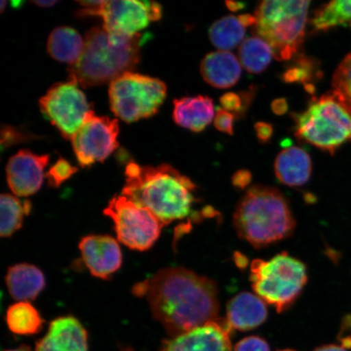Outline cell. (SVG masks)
I'll return each instance as SVG.
<instances>
[{"mask_svg": "<svg viewBox=\"0 0 351 351\" xmlns=\"http://www.w3.org/2000/svg\"><path fill=\"white\" fill-rule=\"evenodd\" d=\"M146 298L153 315L171 337L217 319L216 283L184 267H167L133 288Z\"/></svg>", "mask_w": 351, "mask_h": 351, "instance_id": "6da1fadb", "label": "cell"}, {"mask_svg": "<svg viewBox=\"0 0 351 351\" xmlns=\"http://www.w3.org/2000/svg\"><path fill=\"white\" fill-rule=\"evenodd\" d=\"M121 195L148 209L164 226L190 216L196 186L169 165L141 166L130 162Z\"/></svg>", "mask_w": 351, "mask_h": 351, "instance_id": "7a4b0ae2", "label": "cell"}, {"mask_svg": "<svg viewBox=\"0 0 351 351\" xmlns=\"http://www.w3.org/2000/svg\"><path fill=\"white\" fill-rule=\"evenodd\" d=\"M143 39L140 34L124 37L104 27L92 28L86 33L81 58L69 68V80L87 88L111 83L133 71L140 60Z\"/></svg>", "mask_w": 351, "mask_h": 351, "instance_id": "3957f363", "label": "cell"}, {"mask_svg": "<svg viewBox=\"0 0 351 351\" xmlns=\"http://www.w3.org/2000/svg\"><path fill=\"white\" fill-rule=\"evenodd\" d=\"M234 223L240 238L256 247L287 239L295 228L282 193L260 185L250 188L237 204Z\"/></svg>", "mask_w": 351, "mask_h": 351, "instance_id": "277c9868", "label": "cell"}, {"mask_svg": "<svg viewBox=\"0 0 351 351\" xmlns=\"http://www.w3.org/2000/svg\"><path fill=\"white\" fill-rule=\"evenodd\" d=\"M310 1H263L256 11L254 36L271 47L275 59L291 60L304 41Z\"/></svg>", "mask_w": 351, "mask_h": 351, "instance_id": "5b68a950", "label": "cell"}, {"mask_svg": "<svg viewBox=\"0 0 351 351\" xmlns=\"http://www.w3.org/2000/svg\"><path fill=\"white\" fill-rule=\"evenodd\" d=\"M293 119L296 138L320 150L333 154L351 140V112L332 91L311 99Z\"/></svg>", "mask_w": 351, "mask_h": 351, "instance_id": "8992f818", "label": "cell"}, {"mask_svg": "<svg viewBox=\"0 0 351 351\" xmlns=\"http://www.w3.org/2000/svg\"><path fill=\"white\" fill-rule=\"evenodd\" d=\"M251 280L256 295L282 313L300 296L307 282L306 267L287 253L270 261L256 260L251 265Z\"/></svg>", "mask_w": 351, "mask_h": 351, "instance_id": "52a82bcc", "label": "cell"}, {"mask_svg": "<svg viewBox=\"0 0 351 351\" xmlns=\"http://www.w3.org/2000/svg\"><path fill=\"white\" fill-rule=\"evenodd\" d=\"M166 93V85L159 79L126 73L110 83V106L122 121L134 122L155 115Z\"/></svg>", "mask_w": 351, "mask_h": 351, "instance_id": "ba28073f", "label": "cell"}, {"mask_svg": "<svg viewBox=\"0 0 351 351\" xmlns=\"http://www.w3.org/2000/svg\"><path fill=\"white\" fill-rule=\"evenodd\" d=\"M104 213L112 219L118 241L135 251L150 249L164 227L150 210L121 194L110 200Z\"/></svg>", "mask_w": 351, "mask_h": 351, "instance_id": "9c48e42d", "label": "cell"}, {"mask_svg": "<svg viewBox=\"0 0 351 351\" xmlns=\"http://www.w3.org/2000/svg\"><path fill=\"white\" fill-rule=\"evenodd\" d=\"M39 105L43 115L65 139L70 140L93 111L77 83L69 79L67 82L51 86L39 101Z\"/></svg>", "mask_w": 351, "mask_h": 351, "instance_id": "30bf717a", "label": "cell"}, {"mask_svg": "<svg viewBox=\"0 0 351 351\" xmlns=\"http://www.w3.org/2000/svg\"><path fill=\"white\" fill-rule=\"evenodd\" d=\"M118 134L117 119L96 117L92 111L71 140L79 165L85 168L106 160L119 146Z\"/></svg>", "mask_w": 351, "mask_h": 351, "instance_id": "8fae6325", "label": "cell"}, {"mask_svg": "<svg viewBox=\"0 0 351 351\" xmlns=\"http://www.w3.org/2000/svg\"><path fill=\"white\" fill-rule=\"evenodd\" d=\"M97 16L104 20V29L110 34L134 37L152 21H159L162 7L153 1L112 0L100 8Z\"/></svg>", "mask_w": 351, "mask_h": 351, "instance_id": "7c38bea8", "label": "cell"}, {"mask_svg": "<svg viewBox=\"0 0 351 351\" xmlns=\"http://www.w3.org/2000/svg\"><path fill=\"white\" fill-rule=\"evenodd\" d=\"M231 327L217 319L162 343L160 351H232Z\"/></svg>", "mask_w": 351, "mask_h": 351, "instance_id": "4fadbf2b", "label": "cell"}, {"mask_svg": "<svg viewBox=\"0 0 351 351\" xmlns=\"http://www.w3.org/2000/svg\"><path fill=\"white\" fill-rule=\"evenodd\" d=\"M48 162L47 155L38 156L27 150L12 156L8 162L6 174L8 185L13 194L19 197L36 194L43 185L44 169Z\"/></svg>", "mask_w": 351, "mask_h": 351, "instance_id": "5bb4252c", "label": "cell"}, {"mask_svg": "<svg viewBox=\"0 0 351 351\" xmlns=\"http://www.w3.org/2000/svg\"><path fill=\"white\" fill-rule=\"evenodd\" d=\"M83 261L90 273L100 279H109L121 269L122 253L119 243L108 235H89L79 243Z\"/></svg>", "mask_w": 351, "mask_h": 351, "instance_id": "9a60e30c", "label": "cell"}, {"mask_svg": "<svg viewBox=\"0 0 351 351\" xmlns=\"http://www.w3.org/2000/svg\"><path fill=\"white\" fill-rule=\"evenodd\" d=\"M35 351H88L87 332L73 317H62L50 324Z\"/></svg>", "mask_w": 351, "mask_h": 351, "instance_id": "2e32d148", "label": "cell"}, {"mask_svg": "<svg viewBox=\"0 0 351 351\" xmlns=\"http://www.w3.org/2000/svg\"><path fill=\"white\" fill-rule=\"evenodd\" d=\"M227 322L232 328L247 331L265 322L267 310L265 302L251 293H241L227 305Z\"/></svg>", "mask_w": 351, "mask_h": 351, "instance_id": "e0dca14e", "label": "cell"}, {"mask_svg": "<svg viewBox=\"0 0 351 351\" xmlns=\"http://www.w3.org/2000/svg\"><path fill=\"white\" fill-rule=\"evenodd\" d=\"M200 72L210 86L227 89L234 86L241 75L240 61L231 52L218 51L206 56L202 60Z\"/></svg>", "mask_w": 351, "mask_h": 351, "instance_id": "ac0fdd59", "label": "cell"}, {"mask_svg": "<svg viewBox=\"0 0 351 351\" xmlns=\"http://www.w3.org/2000/svg\"><path fill=\"white\" fill-rule=\"evenodd\" d=\"M173 104L176 124L195 133L207 128L216 115L213 101L208 96L197 95L175 99Z\"/></svg>", "mask_w": 351, "mask_h": 351, "instance_id": "d6986e66", "label": "cell"}, {"mask_svg": "<svg viewBox=\"0 0 351 351\" xmlns=\"http://www.w3.org/2000/svg\"><path fill=\"white\" fill-rule=\"evenodd\" d=\"M274 170L279 181L288 186H301L309 181L313 170L310 156L304 149H284L276 158Z\"/></svg>", "mask_w": 351, "mask_h": 351, "instance_id": "ffe728a7", "label": "cell"}, {"mask_svg": "<svg viewBox=\"0 0 351 351\" xmlns=\"http://www.w3.org/2000/svg\"><path fill=\"white\" fill-rule=\"evenodd\" d=\"M6 284L10 295L19 302L34 300L45 288L43 271L29 263H19L8 269Z\"/></svg>", "mask_w": 351, "mask_h": 351, "instance_id": "44dd1931", "label": "cell"}, {"mask_svg": "<svg viewBox=\"0 0 351 351\" xmlns=\"http://www.w3.org/2000/svg\"><path fill=\"white\" fill-rule=\"evenodd\" d=\"M84 43L75 29L61 26L51 33L47 48L52 58L71 66L81 58Z\"/></svg>", "mask_w": 351, "mask_h": 351, "instance_id": "7402d4cb", "label": "cell"}, {"mask_svg": "<svg viewBox=\"0 0 351 351\" xmlns=\"http://www.w3.org/2000/svg\"><path fill=\"white\" fill-rule=\"evenodd\" d=\"M6 322L11 332L17 335H34L42 330L43 319L29 302H19L7 311Z\"/></svg>", "mask_w": 351, "mask_h": 351, "instance_id": "603a6c76", "label": "cell"}, {"mask_svg": "<svg viewBox=\"0 0 351 351\" xmlns=\"http://www.w3.org/2000/svg\"><path fill=\"white\" fill-rule=\"evenodd\" d=\"M239 56L240 63L244 69L254 74L265 71L274 57L273 49L269 44L254 35L241 43Z\"/></svg>", "mask_w": 351, "mask_h": 351, "instance_id": "cb8c5ba5", "label": "cell"}, {"mask_svg": "<svg viewBox=\"0 0 351 351\" xmlns=\"http://www.w3.org/2000/svg\"><path fill=\"white\" fill-rule=\"evenodd\" d=\"M1 204V225L0 234L3 238H10L19 230L27 216L32 204L30 201L22 202L19 197L10 194H3L0 199Z\"/></svg>", "mask_w": 351, "mask_h": 351, "instance_id": "d4e9b609", "label": "cell"}, {"mask_svg": "<svg viewBox=\"0 0 351 351\" xmlns=\"http://www.w3.org/2000/svg\"><path fill=\"white\" fill-rule=\"evenodd\" d=\"M245 32L239 17L230 15L213 23L209 29V38L218 49L228 51L244 41Z\"/></svg>", "mask_w": 351, "mask_h": 351, "instance_id": "484cf974", "label": "cell"}, {"mask_svg": "<svg viewBox=\"0 0 351 351\" xmlns=\"http://www.w3.org/2000/svg\"><path fill=\"white\" fill-rule=\"evenodd\" d=\"M315 32H328L336 26L351 28V0H337L318 8L311 21Z\"/></svg>", "mask_w": 351, "mask_h": 351, "instance_id": "4316f807", "label": "cell"}, {"mask_svg": "<svg viewBox=\"0 0 351 351\" xmlns=\"http://www.w3.org/2000/svg\"><path fill=\"white\" fill-rule=\"evenodd\" d=\"M322 77L318 61L304 54H297L292 59V63L282 73L285 83H301L306 90L313 94L315 90L314 82Z\"/></svg>", "mask_w": 351, "mask_h": 351, "instance_id": "83f0119b", "label": "cell"}, {"mask_svg": "<svg viewBox=\"0 0 351 351\" xmlns=\"http://www.w3.org/2000/svg\"><path fill=\"white\" fill-rule=\"evenodd\" d=\"M332 92L351 112V53L341 61L333 73Z\"/></svg>", "mask_w": 351, "mask_h": 351, "instance_id": "f1b7e54d", "label": "cell"}, {"mask_svg": "<svg viewBox=\"0 0 351 351\" xmlns=\"http://www.w3.org/2000/svg\"><path fill=\"white\" fill-rule=\"evenodd\" d=\"M252 98L253 90L243 92L241 94L228 92L221 96L219 102H221L223 109L234 113L235 117H241L247 110L248 105L251 104Z\"/></svg>", "mask_w": 351, "mask_h": 351, "instance_id": "f546056e", "label": "cell"}, {"mask_svg": "<svg viewBox=\"0 0 351 351\" xmlns=\"http://www.w3.org/2000/svg\"><path fill=\"white\" fill-rule=\"evenodd\" d=\"M77 169L69 163L67 160L60 159L46 173L48 185L51 187H59L75 173Z\"/></svg>", "mask_w": 351, "mask_h": 351, "instance_id": "4dcf8cb0", "label": "cell"}, {"mask_svg": "<svg viewBox=\"0 0 351 351\" xmlns=\"http://www.w3.org/2000/svg\"><path fill=\"white\" fill-rule=\"evenodd\" d=\"M234 113L219 108L214 117V125L216 129L227 134H234V124L235 120Z\"/></svg>", "mask_w": 351, "mask_h": 351, "instance_id": "1f68e13d", "label": "cell"}, {"mask_svg": "<svg viewBox=\"0 0 351 351\" xmlns=\"http://www.w3.org/2000/svg\"><path fill=\"white\" fill-rule=\"evenodd\" d=\"M234 351H270L267 342L260 337H245L235 346Z\"/></svg>", "mask_w": 351, "mask_h": 351, "instance_id": "d6a6232c", "label": "cell"}, {"mask_svg": "<svg viewBox=\"0 0 351 351\" xmlns=\"http://www.w3.org/2000/svg\"><path fill=\"white\" fill-rule=\"evenodd\" d=\"M254 130L258 141L267 143L270 141L274 135V126L266 122H258L254 125Z\"/></svg>", "mask_w": 351, "mask_h": 351, "instance_id": "836d02e7", "label": "cell"}, {"mask_svg": "<svg viewBox=\"0 0 351 351\" xmlns=\"http://www.w3.org/2000/svg\"><path fill=\"white\" fill-rule=\"evenodd\" d=\"M251 178L252 175L247 170H240L234 174L232 182L234 186L243 188L248 185V183L251 182Z\"/></svg>", "mask_w": 351, "mask_h": 351, "instance_id": "e575fe53", "label": "cell"}, {"mask_svg": "<svg viewBox=\"0 0 351 351\" xmlns=\"http://www.w3.org/2000/svg\"><path fill=\"white\" fill-rule=\"evenodd\" d=\"M271 109L276 115H283L288 110L287 99H278L274 100L273 104H271Z\"/></svg>", "mask_w": 351, "mask_h": 351, "instance_id": "d590c367", "label": "cell"}, {"mask_svg": "<svg viewBox=\"0 0 351 351\" xmlns=\"http://www.w3.org/2000/svg\"><path fill=\"white\" fill-rule=\"evenodd\" d=\"M239 19L241 23L244 26V27H248V26H253L256 23V16L251 14H243L239 15Z\"/></svg>", "mask_w": 351, "mask_h": 351, "instance_id": "8d00e7d4", "label": "cell"}, {"mask_svg": "<svg viewBox=\"0 0 351 351\" xmlns=\"http://www.w3.org/2000/svg\"><path fill=\"white\" fill-rule=\"evenodd\" d=\"M313 351H348L343 346L337 345H326L319 346V348L314 350Z\"/></svg>", "mask_w": 351, "mask_h": 351, "instance_id": "74e56055", "label": "cell"}, {"mask_svg": "<svg viewBox=\"0 0 351 351\" xmlns=\"http://www.w3.org/2000/svg\"><path fill=\"white\" fill-rule=\"evenodd\" d=\"M32 3L38 7L50 8L54 6L58 1H56V0H36V1H32Z\"/></svg>", "mask_w": 351, "mask_h": 351, "instance_id": "f35d334b", "label": "cell"}, {"mask_svg": "<svg viewBox=\"0 0 351 351\" xmlns=\"http://www.w3.org/2000/svg\"><path fill=\"white\" fill-rule=\"evenodd\" d=\"M226 3L227 8L232 12H238L244 8V4L241 2L228 1Z\"/></svg>", "mask_w": 351, "mask_h": 351, "instance_id": "ab89813d", "label": "cell"}, {"mask_svg": "<svg viewBox=\"0 0 351 351\" xmlns=\"http://www.w3.org/2000/svg\"><path fill=\"white\" fill-rule=\"evenodd\" d=\"M4 351H32V350H30L28 348H25V346H23V348H21L19 349L8 350H4Z\"/></svg>", "mask_w": 351, "mask_h": 351, "instance_id": "60d3db41", "label": "cell"}, {"mask_svg": "<svg viewBox=\"0 0 351 351\" xmlns=\"http://www.w3.org/2000/svg\"><path fill=\"white\" fill-rule=\"evenodd\" d=\"M6 3H7L5 1H1V3H0V8H1V12H3L4 8H5Z\"/></svg>", "mask_w": 351, "mask_h": 351, "instance_id": "b9f144b4", "label": "cell"}, {"mask_svg": "<svg viewBox=\"0 0 351 351\" xmlns=\"http://www.w3.org/2000/svg\"><path fill=\"white\" fill-rule=\"evenodd\" d=\"M122 351H134L133 350H132L131 348H124L123 349Z\"/></svg>", "mask_w": 351, "mask_h": 351, "instance_id": "7bdbcfd3", "label": "cell"}, {"mask_svg": "<svg viewBox=\"0 0 351 351\" xmlns=\"http://www.w3.org/2000/svg\"><path fill=\"white\" fill-rule=\"evenodd\" d=\"M278 351H295V350L287 349V350H278Z\"/></svg>", "mask_w": 351, "mask_h": 351, "instance_id": "ee69618b", "label": "cell"}]
</instances>
